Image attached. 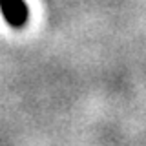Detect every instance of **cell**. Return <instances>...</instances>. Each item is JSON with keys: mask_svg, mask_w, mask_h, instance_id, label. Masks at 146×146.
<instances>
[{"mask_svg": "<svg viewBox=\"0 0 146 146\" xmlns=\"http://www.w3.org/2000/svg\"><path fill=\"white\" fill-rule=\"evenodd\" d=\"M0 11H2L6 22L13 27L24 26L29 17V9L24 0H0Z\"/></svg>", "mask_w": 146, "mask_h": 146, "instance_id": "6da1fadb", "label": "cell"}]
</instances>
